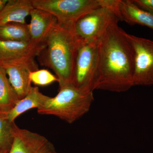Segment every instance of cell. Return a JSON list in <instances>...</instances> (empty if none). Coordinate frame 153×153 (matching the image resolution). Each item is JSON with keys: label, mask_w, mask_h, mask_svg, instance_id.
Listing matches in <instances>:
<instances>
[{"label": "cell", "mask_w": 153, "mask_h": 153, "mask_svg": "<svg viewBox=\"0 0 153 153\" xmlns=\"http://www.w3.org/2000/svg\"><path fill=\"white\" fill-rule=\"evenodd\" d=\"M0 65L5 70L9 81L19 100L25 98L33 87L30 74L31 71L38 70L37 63H3Z\"/></svg>", "instance_id": "cell-10"}, {"label": "cell", "mask_w": 153, "mask_h": 153, "mask_svg": "<svg viewBox=\"0 0 153 153\" xmlns=\"http://www.w3.org/2000/svg\"><path fill=\"white\" fill-rule=\"evenodd\" d=\"M8 0H0V13L2 11Z\"/></svg>", "instance_id": "cell-20"}, {"label": "cell", "mask_w": 153, "mask_h": 153, "mask_svg": "<svg viewBox=\"0 0 153 153\" xmlns=\"http://www.w3.org/2000/svg\"><path fill=\"white\" fill-rule=\"evenodd\" d=\"M119 21L112 22L98 41L94 90L120 93L134 86L133 50Z\"/></svg>", "instance_id": "cell-1"}, {"label": "cell", "mask_w": 153, "mask_h": 153, "mask_svg": "<svg viewBox=\"0 0 153 153\" xmlns=\"http://www.w3.org/2000/svg\"><path fill=\"white\" fill-rule=\"evenodd\" d=\"M140 8L153 15V0H133Z\"/></svg>", "instance_id": "cell-19"}, {"label": "cell", "mask_w": 153, "mask_h": 153, "mask_svg": "<svg viewBox=\"0 0 153 153\" xmlns=\"http://www.w3.org/2000/svg\"><path fill=\"white\" fill-rule=\"evenodd\" d=\"M32 0H8L0 13V25L9 23L25 24L34 9Z\"/></svg>", "instance_id": "cell-13"}, {"label": "cell", "mask_w": 153, "mask_h": 153, "mask_svg": "<svg viewBox=\"0 0 153 153\" xmlns=\"http://www.w3.org/2000/svg\"><path fill=\"white\" fill-rule=\"evenodd\" d=\"M119 0H106L105 5L95 9L79 19L73 29L80 44L99 41L112 22L120 20L118 16Z\"/></svg>", "instance_id": "cell-4"}, {"label": "cell", "mask_w": 153, "mask_h": 153, "mask_svg": "<svg viewBox=\"0 0 153 153\" xmlns=\"http://www.w3.org/2000/svg\"><path fill=\"white\" fill-rule=\"evenodd\" d=\"M118 15L121 21L131 26H146L153 30V15L140 8L131 0H119Z\"/></svg>", "instance_id": "cell-12"}, {"label": "cell", "mask_w": 153, "mask_h": 153, "mask_svg": "<svg viewBox=\"0 0 153 153\" xmlns=\"http://www.w3.org/2000/svg\"><path fill=\"white\" fill-rule=\"evenodd\" d=\"M73 30L57 25L50 32L41 58L42 65L55 72L59 87L72 83L75 60L80 44Z\"/></svg>", "instance_id": "cell-2"}, {"label": "cell", "mask_w": 153, "mask_h": 153, "mask_svg": "<svg viewBox=\"0 0 153 153\" xmlns=\"http://www.w3.org/2000/svg\"><path fill=\"white\" fill-rule=\"evenodd\" d=\"M8 153H57L47 138L16 125L13 142Z\"/></svg>", "instance_id": "cell-9"}, {"label": "cell", "mask_w": 153, "mask_h": 153, "mask_svg": "<svg viewBox=\"0 0 153 153\" xmlns=\"http://www.w3.org/2000/svg\"><path fill=\"white\" fill-rule=\"evenodd\" d=\"M134 52L133 85H153V40L126 33Z\"/></svg>", "instance_id": "cell-6"}, {"label": "cell", "mask_w": 153, "mask_h": 153, "mask_svg": "<svg viewBox=\"0 0 153 153\" xmlns=\"http://www.w3.org/2000/svg\"><path fill=\"white\" fill-rule=\"evenodd\" d=\"M49 98V97L40 92L37 86L33 87L27 95L20 100L9 111L7 115L8 119L11 122H13L18 117L29 110L41 108Z\"/></svg>", "instance_id": "cell-14"}, {"label": "cell", "mask_w": 153, "mask_h": 153, "mask_svg": "<svg viewBox=\"0 0 153 153\" xmlns=\"http://www.w3.org/2000/svg\"><path fill=\"white\" fill-rule=\"evenodd\" d=\"M94 101L93 91L80 90L70 83L59 87L57 95L50 97L37 111L39 114L55 116L71 124L89 111Z\"/></svg>", "instance_id": "cell-3"}, {"label": "cell", "mask_w": 153, "mask_h": 153, "mask_svg": "<svg viewBox=\"0 0 153 153\" xmlns=\"http://www.w3.org/2000/svg\"><path fill=\"white\" fill-rule=\"evenodd\" d=\"M30 78L31 82L36 85L40 86H45L53 82H58V79L56 75L52 74L47 69H38L31 71Z\"/></svg>", "instance_id": "cell-18"}, {"label": "cell", "mask_w": 153, "mask_h": 153, "mask_svg": "<svg viewBox=\"0 0 153 153\" xmlns=\"http://www.w3.org/2000/svg\"><path fill=\"white\" fill-rule=\"evenodd\" d=\"M47 47V44L0 40V64L33 63L35 57Z\"/></svg>", "instance_id": "cell-8"}, {"label": "cell", "mask_w": 153, "mask_h": 153, "mask_svg": "<svg viewBox=\"0 0 153 153\" xmlns=\"http://www.w3.org/2000/svg\"><path fill=\"white\" fill-rule=\"evenodd\" d=\"M35 8L52 14L60 26L73 30L80 18L105 5L106 0H32Z\"/></svg>", "instance_id": "cell-5"}, {"label": "cell", "mask_w": 153, "mask_h": 153, "mask_svg": "<svg viewBox=\"0 0 153 153\" xmlns=\"http://www.w3.org/2000/svg\"><path fill=\"white\" fill-rule=\"evenodd\" d=\"M15 122H11L7 114L0 113V153H8L13 142Z\"/></svg>", "instance_id": "cell-17"}, {"label": "cell", "mask_w": 153, "mask_h": 153, "mask_svg": "<svg viewBox=\"0 0 153 153\" xmlns=\"http://www.w3.org/2000/svg\"><path fill=\"white\" fill-rule=\"evenodd\" d=\"M30 16L31 22L28 27L30 41L36 44H46L50 32L57 25V19L49 12L35 8Z\"/></svg>", "instance_id": "cell-11"}, {"label": "cell", "mask_w": 153, "mask_h": 153, "mask_svg": "<svg viewBox=\"0 0 153 153\" xmlns=\"http://www.w3.org/2000/svg\"><path fill=\"white\" fill-rule=\"evenodd\" d=\"M98 42L80 44L77 50L72 84L84 91L94 90Z\"/></svg>", "instance_id": "cell-7"}, {"label": "cell", "mask_w": 153, "mask_h": 153, "mask_svg": "<svg viewBox=\"0 0 153 153\" xmlns=\"http://www.w3.org/2000/svg\"><path fill=\"white\" fill-rule=\"evenodd\" d=\"M0 40L30 42L28 24L9 23L0 25Z\"/></svg>", "instance_id": "cell-16"}, {"label": "cell", "mask_w": 153, "mask_h": 153, "mask_svg": "<svg viewBox=\"0 0 153 153\" xmlns=\"http://www.w3.org/2000/svg\"><path fill=\"white\" fill-rule=\"evenodd\" d=\"M19 100L5 70L0 65V113L7 115Z\"/></svg>", "instance_id": "cell-15"}]
</instances>
